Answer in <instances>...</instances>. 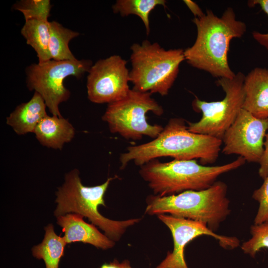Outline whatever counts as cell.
<instances>
[{"label":"cell","instance_id":"obj_13","mask_svg":"<svg viewBox=\"0 0 268 268\" xmlns=\"http://www.w3.org/2000/svg\"><path fill=\"white\" fill-rule=\"evenodd\" d=\"M57 217V224L62 227L67 244L82 242L103 250L115 245V242L101 233L95 225L85 222L84 216L81 214L67 213Z\"/></svg>","mask_w":268,"mask_h":268},{"label":"cell","instance_id":"obj_16","mask_svg":"<svg viewBox=\"0 0 268 268\" xmlns=\"http://www.w3.org/2000/svg\"><path fill=\"white\" fill-rule=\"evenodd\" d=\"M36 137L43 146L62 149L75 135V129L67 119L63 117L47 115L37 126Z\"/></svg>","mask_w":268,"mask_h":268},{"label":"cell","instance_id":"obj_9","mask_svg":"<svg viewBox=\"0 0 268 268\" xmlns=\"http://www.w3.org/2000/svg\"><path fill=\"white\" fill-rule=\"evenodd\" d=\"M89 60L55 61L34 64L26 69L27 85L44 99L46 105L54 116L62 117L61 103L67 101L70 92L64 84L69 76L80 78L92 66Z\"/></svg>","mask_w":268,"mask_h":268},{"label":"cell","instance_id":"obj_27","mask_svg":"<svg viewBox=\"0 0 268 268\" xmlns=\"http://www.w3.org/2000/svg\"><path fill=\"white\" fill-rule=\"evenodd\" d=\"M100 268H120V262L117 260H114L108 264H103Z\"/></svg>","mask_w":268,"mask_h":268},{"label":"cell","instance_id":"obj_4","mask_svg":"<svg viewBox=\"0 0 268 268\" xmlns=\"http://www.w3.org/2000/svg\"><path fill=\"white\" fill-rule=\"evenodd\" d=\"M227 194L226 184L217 181L203 190L163 197L150 195L146 199L145 212L150 215L169 214L201 222L215 232L230 213Z\"/></svg>","mask_w":268,"mask_h":268},{"label":"cell","instance_id":"obj_22","mask_svg":"<svg viewBox=\"0 0 268 268\" xmlns=\"http://www.w3.org/2000/svg\"><path fill=\"white\" fill-rule=\"evenodd\" d=\"M51 7L49 0H22L13 5L14 9L22 13L25 20L33 19L48 20Z\"/></svg>","mask_w":268,"mask_h":268},{"label":"cell","instance_id":"obj_1","mask_svg":"<svg viewBox=\"0 0 268 268\" xmlns=\"http://www.w3.org/2000/svg\"><path fill=\"white\" fill-rule=\"evenodd\" d=\"M197 28L194 44L184 50L185 60L191 66L218 78H232L235 74L229 67L228 53L231 40L246 31L245 22L237 20L228 7L220 17L211 10L193 20Z\"/></svg>","mask_w":268,"mask_h":268},{"label":"cell","instance_id":"obj_24","mask_svg":"<svg viewBox=\"0 0 268 268\" xmlns=\"http://www.w3.org/2000/svg\"><path fill=\"white\" fill-rule=\"evenodd\" d=\"M248 5L249 6L259 5L268 16V0H251L248 2ZM252 36L255 41L268 50V32L262 33L258 31H254Z\"/></svg>","mask_w":268,"mask_h":268},{"label":"cell","instance_id":"obj_12","mask_svg":"<svg viewBox=\"0 0 268 268\" xmlns=\"http://www.w3.org/2000/svg\"><path fill=\"white\" fill-rule=\"evenodd\" d=\"M157 217L172 233L173 249L171 252H168L156 268H188L184 257L185 247L201 235L212 237L226 250H233L240 246V240L237 237L217 234L204 223L166 214L158 215Z\"/></svg>","mask_w":268,"mask_h":268},{"label":"cell","instance_id":"obj_7","mask_svg":"<svg viewBox=\"0 0 268 268\" xmlns=\"http://www.w3.org/2000/svg\"><path fill=\"white\" fill-rule=\"evenodd\" d=\"M151 94L132 89L123 99L109 104L102 119L110 131L127 139H140L144 135L155 138L164 128L148 124L146 115L151 111L161 116L164 111Z\"/></svg>","mask_w":268,"mask_h":268},{"label":"cell","instance_id":"obj_15","mask_svg":"<svg viewBox=\"0 0 268 268\" xmlns=\"http://www.w3.org/2000/svg\"><path fill=\"white\" fill-rule=\"evenodd\" d=\"M43 97L34 92L31 99L17 106L6 118V123L18 134L34 133L40 121L48 115Z\"/></svg>","mask_w":268,"mask_h":268},{"label":"cell","instance_id":"obj_25","mask_svg":"<svg viewBox=\"0 0 268 268\" xmlns=\"http://www.w3.org/2000/svg\"><path fill=\"white\" fill-rule=\"evenodd\" d=\"M259 164L258 174L261 178L264 179L268 175V132L265 136L264 153Z\"/></svg>","mask_w":268,"mask_h":268},{"label":"cell","instance_id":"obj_6","mask_svg":"<svg viewBox=\"0 0 268 268\" xmlns=\"http://www.w3.org/2000/svg\"><path fill=\"white\" fill-rule=\"evenodd\" d=\"M132 69L130 79L133 89L141 92L168 94L185 60L184 50H165L157 43L144 40L131 47Z\"/></svg>","mask_w":268,"mask_h":268},{"label":"cell","instance_id":"obj_28","mask_svg":"<svg viewBox=\"0 0 268 268\" xmlns=\"http://www.w3.org/2000/svg\"><path fill=\"white\" fill-rule=\"evenodd\" d=\"M120 268H132L130 262L128 260H125L122 262H120Z\"/></svg>","mask_w":268,"mask_h":268},{"label":"cell","instance_id":"obj_26","mask_svg":"<svg viewBox=\"0 0 268 268\" xmlns=\"http://www.w3.org/2000/svg\"><path fill=\"white\" fill-rule=\"evenodd\" d=\"M184 2L195 15V17H201L205 14L196 2L191 0H184Z\"/></svg>","mask_w":268,"mask_h":268},{"label":"cell","instance_id":"obj_19","mask_svg":"<svg viewBox=\"0 0 268 268\" xmlns=\"http://www.w3.org/2000/svg\"><path fill=\"white\" fill-rule=\"evenodd\" d=\"M49 53L52 60L73 61L77 59L70 51L68 44L79 33L67 29L55 21L50 22Z\"/></svg>","mask_w":268,"mask_h":268},{"label":"cell","instance_id":"obj_2","mask_svg":"<svg viewBox=\"0 0 268 268\" xmlns=\"http://www.w3.org/2000/svg\"><path fill=\"white\" fill-rule=\"evenodd\" d=\"M222 144L219 138L190 132L183 119L171 118L153 140L128 147L120 155L121 169L132 161L141 166L164 156L176 160L199 159L202 165L211 164L218 158Z\"/></svg>","mask_w":268,"mask_h":268},{"label":"cell","instance_id":"obj_23","mask_svg":"<svg viewBox=\"0 0 268 268\" xmlns=\"http://www.w3.org/2000/svg\"><path fill=\"white\" fill-rule=\"evenodd\" d=\"M260 188L255 190L252 198L259 204L254 224H259L268 221V175Z\"/></svg>","mask_w":268,"mask_h":268},{"label":"cell","instance_id":"obj_14","mask_svg":"<svg viewBox=\"0 0 268 268\" xmlns=\"http://www.w3.org/2000/svg\"><path fill=\"white\" fill-rule=\"evenodd\" d=\"M243 109L254 116L268 118V69L256 67L245 77Z\"/></svg>","mask_w":268,"mask_h":268},{"label":"cell","instance_id":"obj_10","mask_svg":"<svg viewBox=\"0 0 268 268\" xmlns=\"http://www.w3.org/2000/svg\"><path fill=\"white\" fill-rule=\"evenodd\" d=\"M127 63L120 56L113 55L97 61L91 67L86 84L90 101L109 104L128 94L130 79Z\"/></svg>","mask_w":268,"mask_h":268},{"label":"cell","instance_id":"obj_17","mask_svg":"<svg viewBox=\"0 0 268 268\" xmlns=\"http://www.w3.org/2000/svg\"><path fill=\"white\" fill-rule=\"evenodd\" d=\"M50 22L48 20L33 19L25 20L21 30L28 45L35 51L38 63L52 60L49 50Z\"/></svg>","mask_w":268,"mask_h":268},{"label":"cell","instance_id":"obj_20","mask_svg":"<svg viewBox=\"0 0 268 268\" xmlns=\"http://www.w3.org/2000/svg\"><path fill=\"white\" fill-rule=\"evenodd\" d=\"M164 0H118L112 6L115 13H119L122 16L135 14L142 20L146 34L150 33L149 14L157 5L165 6Z\"/></svg>","mask_w":268,"mask_h":268},{"label":"cell","instance_id":"obj_18","mask_svg":"<svg viewBox=\"0 0 268 268\" xmlns=\"http://www.w3.org/2000/svg\"><path fill=\"white\" fill-rule=\"evenodd\" d=\"M45 230L42 242L33 247L32 255L38 259H42L46 268H59L60 260L67 244L64 237L56 234L52 224L48 225Z\"/></svg>","mask_w":268,"mask_h":268},{"label":"cell","instance_id":"obj_11","mask_svg":"<svg viewBox=\"0 0 268 268\" xmlns=\"http://www.w3.org/2000/svg\"><path fill=\"white\" fill-rule=\"evenodd\" d=\"M268 131V118H257L242 108L222 138V152L238 155L248 162L259 163Z\"/></svg>","mask_w":268,"mask_h":268},{"label":"cell","instance_id":"obj_3","mask_svg":"<svg viewBox=\"0 0 268 268\" xmlns=\"http://www.w3.org/2000/svg\"><path fill=\"white\" fill-rule=\"evenodd\" d=\"M246 162L241 156L218 166L199 164L195 159L160 162L154 159L141 166L139 172L154 195L163 197L208 189L219 176L240 167Z\"/></svg>","mask_w":268,"mask_h":268},{"label":"cell","instance_id":"obj_21","mask_svg":"<svg viewBox=\"0 0 268 268\" xmlns=\"http://www.w3.org/2000/svg\"><path fill=\"white\" fill-rule=\"evenodd\" d=\"M250 233L251 238L243 242L241 248L245 254L254 258L261 249H268V221L252 225Z\"/></svg>","mask_w":268,"mask_h":268},{"label":"cell","instance_id":"obj_8","mask_svg":"<svg viewBox=\"0 0 268 268\" xmlns=\"http://www.w3.org/2000/svg\"><path fill=\"white\" fill-rule=\"evenodd\" d=\"M245 77L242 72H238L232 78H218L216 84L225 92L224 98L220 101L207 102L196 97L192 107L195 111L201 112L202 116L197 122H187L189 130L222 140L243 108Z\"/></svg>","mask_w":268,"mask_h":268},{"label":"cell","instance_id":"obj_5","mask_svg":"<svg viewBox=\"0 0 268 268\" xmlns=\"http://www.w3.org/2000/svg\"><path fill=\"white\" fill-rule=\"evenodd\" d=\"M116 178H108L100 185L87 187L82 184L78 170H71L66 174L64 183L56 193L57 205L54 215L58 217L70 212L81 214L102 230L109 239L114 242L118 241L128 227L139 222L141 219L113 220L104 217L99 212V205L106 206L104 194L111 181Z\"/></svg>","mask_w":268,"mask_h":268}]
</instances>
